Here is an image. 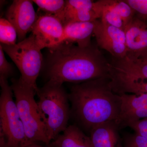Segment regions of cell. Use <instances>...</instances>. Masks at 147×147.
<instances>
[{
  "mask_svg": "<svg viewBox=\"0 0 147 147\" xmlns=\"http://www.w3.org/2000/svg\"><path fill=\"white\" fill-rule=\"evenodd\" d=\"M122 103L119 116L116 121L119 128L147 118V93L119 94Z\"/></svg>",
  "mask_w": 147,
  "mask_h": 147,
  "instance_id": "obj_11",
  "label": "cell"
},
{
  "mask_svg": "<svg viewBox=\"0 0 147 147\" xmlns=\"http://www.w3.org/2000/svg\"><path fill=\"white\" fill-rule=\"evenodd\" d=\"M110 86L114 92L118 94L147 93V79H131L110 76Z\"/></svg>",
  "mask_w": 147,
  "mask_h": 147,
  "instance_id": "obj_16",
  "label": "cell"
},
{
  "mask_svg": "<svg viewBox=\"0 0 147 147\" xmlns=\"http://www.w3.org/2000/svg\"><path fill=\"white\" fill-rule=\"evenodd\" d=\"M112 3L126 27L135 17L136 14L135 11L125 0H112Z\"/></svg>",
  "mask_w": 147,
  "mask_h": 147,
  "instance_id": "obj_21",
  "label": "cell"
},
{
  "mask_svg": "<svg viewBox=\"0 0 147 147\" xmlns=\"http://www.w3.org/2000/svg\"><path fill=\"white\" fill-rule=\"evenodd\" d=\"M17 33L11 23L5 18L0 19V41L1 44L7 45L16 44Z\"/></svg>",
  "mask_w": 147,
  "mask_h": 147,
  "instance_id": "obj_19",
  "label": "cell"
},
{
  "mask_svg": "<svg viewBox=\"0 0 147 147\" xmlns=\"http://www.w3.org/2000/svg\"><path fill=\"white\" fill-rule=\"evenodd\" d=\"M98 47L92 43L82 47L63 42L49 49L48 82L62 85L109 77L110 63Z\"/></svg>",
  "mask_w": 147,
  "mask_h": 147,
  "instance_id": "obj_1",
  "label": "cell"
},
{
  "mask_svg": "<svg viewBox=\"0 0 147 147\" xmlns=\"http://www.w3.org/2000/svg\"><path fill=\"white\" fill-rule=\"evenodd\" d=\"M32 1L14 0L6 13V19L13 26L18 41L26 39L38 18L33 5Z\"/></svg>",
  "mask_w": 147,
  "mask_h": 147,
  "instance_id": "obj_9",
  "label": "cell"
},
{
  "mask_svg": "<svg viewBox=\"0 0 147 147\" xmlns=\"http://www.w3.org/2000/svg\"><path fill=\"white\" fill-rule=\"evenodd\" d=\"M38 108L45 134L51 143L67 127L69 116L68 94L62 85L48 82L37 92Z\"/></svg>",
  "mask_w": 147,
  "mask_h": 147,
  "instance_id": "obj_3",
  "label": "cell"
},
{
  "mask_svg": "<svg viewBox=\"0 0 147 147\" xmlns=\"http://www.w3.org/2000/svg\"><path fill=\"white\" fill-rule=\"evenodd\" d=\"M93 34L97 46L109 52L113 58L119 59L126 57L127 50L124 30L98 19L95 21Z\"/></svg>",
  "mask_w": 147,
  "mask_h": 147,
  "instance_id": "obj_7",
  "label": "cell"
},
{
  "mask_svg": "<svg viewBox=\"0 0 147 147\" xmlns=\"http://www.w3.org/2000/svg\"><path fill=\"white\" fill-rule=\"evenodd\" d=\"M31 31L41 49H51L63 42L64 26L56 16L45 14L38 16Z\"/></svg>",
  "mask_w": 147,
  "mask_h": 147,
  "instance_id": "obj_8",
  "label": "cell"
},
{
  "mask_svg": "<svg viewBox=\"0 0 147 147\" xmlns=\"http://www.w3.org/2000/svg\"><path fill=\"white\" fill-rule=\"evenodd\" d=\"M135 11V16L147 24V0H125Z\"/></svg>",
  "mask_w": 147,
  "mask_h": 147,
  "instance_id": "obj_22",
  "label": "cell"
},
{
  "mask_svg": "<svg viewBox=\"0 0 147 147\" xmlns=\"http://www.w3.org/2000/svg\"><path fill=\"white\" fill-rule=\"evenodd\" d=\"M116 121L98 125L90 131L92 147H123Z\"/></svg>",
  "mask_w": 147,
  "mask_h": 147,
  "instance_id": "obj_12",
  "label": "cell"
},
{
  "mask_svg": "<svg viewBox=\"0 0 147 147\" xmlns=\"http://www.w3.org/2000/svg\"><path fill=\"white\" fill-rule=\"evenodd\" d=\"M127 53L131 59L146 61L147 60V24L136 17L125 29Z\"/></svg>",
  "mask_w": 147,
  "mask_h": 147,
  "instance_id": "obj_10",
  "label": "cell"
},
{
  "mask_svg": "<svg viewBox=\"0 0 147 147\" xmlns=\"http://www.w3.org/2000/svg\"><path fill=\"white\" fill-rule=\"evenodd\" d=\"M7 79L0 76L1 147H26L28 144L24 125Z\"/></svg>",
  "mask_w": 147,
  "mask_h": 147,
  "instance_id": "obj_5",
  "label": "cell"
},
{
  "mask_svg": "<svg viewBox=\"0 0 147 147\" xmlns=\"http://www.w3.org/2000/svg\"><path fill=\"white\" fill-rule=\"evenodd\" d=\"M109 76L147 79V63L126 57L119 59L113 58L110 63Z\"/></svg>",
  "mask_w": 147,
  "mask_h": 147,
  "instance_id": "obj_13",
  "label": "cell"
},
{
  "mask_svg": "<svg viewBox=\"0 0 147 147\" xmlns=\"http://www.w3.org/2000/svg\"><path fill=\"white\" fill-rule=\"evenodd\" d=\"M11 82V87L16 98L15 102L24 125L28 144L38 142L49 144L50 143L45 134L34 99L36 91L20 78L13 79Z\"/></svg>",
  "mask_w": 147,
  "mask_h": 147,
  "instance_id": "obj_4",
  "label": "cell"
},
{
  "mask_svg": "<svg viewBox=\"0 0 147 147\" xmlns=\"http://www.w3.org/2000/svg\"><path fill=\"white\" fill-rule=\"evenodd\" d=\"M110 82V77H103L71 87L68 96L73 115L90 131L100 124L117 121L119 116L121 99L113 91Z\"/></svg>",
  "mask_w": 147,
  "mask_h": 147,
  "instance_id": "obj_2",
  "label": "cell"
},
{
  "mask_svg": "<svg viewBox=\"0 0 147 147\" xmlns=\"http://www.w3.org/2000/svg\"><path fill=\"white\" fill-rule=\"evenodd\" d=\"M95 21L92 22H69L64 25L63 42L74 44L82 47L92 43L91 38L93 34ZM62 42V43H63Z\"/></svg>",
  "mask_w": 147,
  "mask_h": 147,
  "instance_id": "obj_14",
  "label": "cell"
},
{
  "mask_svg": "<svg viewBox=\"0 0 147 147\" xmlns=\"http://www.w3.org/2000/svg\"><path fill=\"white\" fill-rule=\"evenodd\" d=\"M13 67L5 56L4 50L0 45V76L7 79L13 73Z\"/></svg>",
  "mask_w": 147,
  "mask_h": 147,
  "instance_id": "obj_24",
  "label": "cell"
},
{
  "mask_svg": "<svg viewBox=\"0 0 147 147\" xmlns=\"http://www.w3.org/2000/svg\"><path fill=\"white\" fill-rule=\"evenodd\" d=\"M96 1L91 0H68L65 1L64 10L57 18L60 20L65 15L79 11L90 10L96 7Z\"/></svg>",
  "mask_w": 147,
  "mask_h": 147,
  "instance_id": "obj_20",
  "label": "cell"
},
{
  "mask_svg": "<svg viewBox=\"0 0 147 147\" xmlns=\"http://www.w3.org/2000/svg\"><path fill=\"white\" fill-rule=\"evenodd\" d=\"M127 127L133 129L135 133L147 139V118L129 124Z\"/></svg>",
  "mask_w": 147,
  "mask_h": 147,
  "instance_id": "obj_25",
  "label": "cell"
},
{
  "mask_svg": "<svg viewBox=\"0 0 147 147\" xmlns=\"http://www.w3.org/2000/svg\"><path fill=\"white\" fill-rule=\"evenodd\" d=\"M144 62L147 63V60L146 61H144Z\"/></svg>",
  "mask_w": 147,
  "mask_h": 147,
  "instance_id": "obj_27",
  "label": "cell"
},
{
  "mask_svg": "<svg viewBox=\"0 0 147 147\" xmlns=\"http://www.w3.org/2000/svg\"><path fill=\"white\" fill-rule=\"evenodd\" d=\"M3 50L10 57L21 73L20 78L37 92L36 81L42 67L43 57L39 45L32 34L13 45L1 44Z\"/></svg>",
  "mask_w": 147,
  "mask_h": 147,
  "instance_id": "obj_6",
  "label": "cell"
},
{
  "mask_svg": "<svg viewBox=\"0 0 147 147\" xmlns=\"http://www.w3.org/2000/svg\"><path fill=\"white\" fill-rule=\"evenodd\" d=\"M26 147H53L50 145V144H45V146L44 145H41L38 144L37 143H32V144H30L27 146Z\"/></svg>",
  "mask_w": 147,
  "mask_h": 147,
  "instance_id": "obj_26",
  "label": "cell"
},
{
  "mask_svg": "<svg viewBox=\"0 0 147 147\" xmlns=\"http://www.w3.org/2000/svg\"><path fill=\"white\" fill-rule=\"evenodd\" d=\"M123 147H147V139L137 133H126L123 136Z\"/></svg>",
  "mask_w": 147,
  "mask_h": 147,
  "instance_id": "obj_23",
  "label": "cell"
},
{
  "mask_svg": "<svg viewBox=\"0 0 147 147\" xmlns=\"http://www.w3.org/2000/svg\"><path fill=\"white\" fill-rule=\"evenodd\" d=\"M102 9L100 20L103 23L125 30V26L117 11L113 7L112 0H101Z\"/></svg>",
  "mask_w": 147,
  "mask_h": 147,
  "instance_id": "obj_17",
  "label": "cell"
},
{
  "mask_svg": "<svg viewBox=\"0 0 147 147\" xmlns=\"http://www.w3.org/2000/svg\"><path fill=\"white\" fill-rule=\"evenodd\" d=\"M50 144L53 147H92L90 137L75 125L67 126Z\"/></svg>",
  "mask_w": 147,
  "mask_h": 147,
  "instance_id": "obj_15",
  "label": "cell"
},
{
  "mask_svg": "<svg viewBox=\"0 0 147 147\" xmlns=\"http://www.w3.org/2000/svg\"><path fill=\"white\" fill-rule=\"evenodd\" d=\"M41 10L47 15L58 17L62 13L65 5V1L63 0H34Z\"/></svg>",
  "mask_w": 147,
  "mask_h": 147,
  "instance_id": "obj_18",
  "label": "cell"
}]
</instances>
